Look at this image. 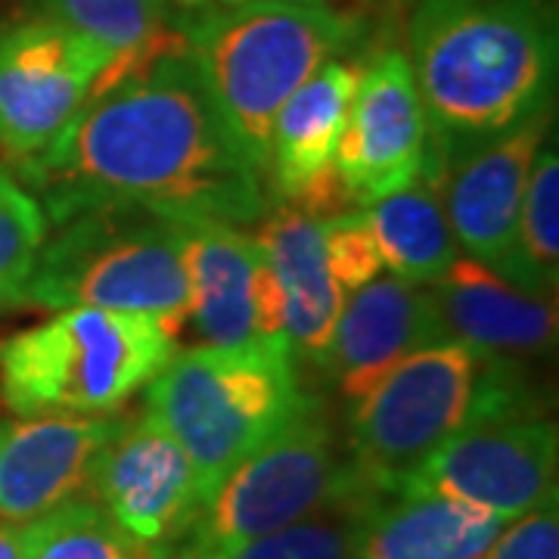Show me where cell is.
<instances>
[{"instance_id":"1","label":"cell","mask_w":559,"mask_h":559,"mask_svg":"<svg viewBox=\"0 0 559 559\" xmlns=\"http://www.w3.org/2000/svg\"><path fill=\"white\" fill-rule=\"evenodd\" d=\"M16 168L50 224L121 205L242 227L274 209L180 38L103 72L53 143Z\"/></svg>"},{"instance_id":"2","label":"cell","mask_w":559,"mask_h":559,"mask_svg":"<svg viewBox=\"0 0 559 559\" xmlns=\"http://www.w3.org/2000/svg\"><path fill=\"white\" fill-rule=\"evenodd\" d=\"M407 60L429 124L426 178L550 112L557 97L554 0H414Z\"/></svg>"},{"instance_id":"3","label":"cell","mask_w":559,"mask_h":559,"mask_svg":"<svg viewBox=\"0 0 559 559\" xmlns=\"http://www.w3.org/2000/svg\"><path fill=\"white\" fill-rule=\"evenodd\" d=\"M175 28L264 180L280 106L364 32L360 20L326 0H183Z\"/></svg>"},{"instance_id":"4","label":"cell","mask_w":559,"mask_h":559,"mask_svg":"<svg viewBox=\"0 0 559 559\" xmlns=\"http://www.w3.org/2000/svg\"><path fill=\"white\" fill-rule=\"evenodd\" d=\"M289 345H200L175 352L146 385V414L175 436L209 503L242 460L296 417L305 401Z\"/></svg>"},{"instance_id":"5","label":"cell","mask_w":559,"mask_h":559,"mask_svg":"<svg viewBox=\"0 0 559 559\" xmlns=\"http://www.w3.org/2000/svg\"><path fill=\"white\" fill-rule=\"evenodd\" d=\"M178 330L153 314L66 308L0 340V399L16 417H106L175 355Z\"/></svg>"},{"instance_id":"6","label":"cell","mask_w":559,"mask_h":559,"mask_svg":"<svg viewBox=\"0 0 559 559\" xmlns=\"http://www.w3.org/2000/svg\"><path fill=\"white\" fill-rule=\"evenodd\" d=\"M20 308L134 311L178 330L187 318L178 218L112 205L62 221L40 246Z\"/></svg>"},{"instance_id":"7","label":"cell","mask_w":559,"mask_h":559,"mask_svg":"<svg viewBox=\"0 0 559 559\" xmlns=\"http://www.w3.org/2000/svg\"><path fill=\"white\" fill-rule=\"evenodd\" d=\"M367 481L320 395L221 481L171 559H224ZM370 485V481H367Z\"/></svg>"},{"instance_id":"8","label":"cell","mask_w":559,"mask_h":559,"mask_svg":"<svg viewBox=\"0 0 559 559\" xmlns=\"http://www.w3.org/2000/svg\"><path fill=\"white\" fill-rule=\"evenodd\" d=\"M481 355L457 340L426 345L399 360L348 411V454L382 495L429 457L441 441L476 423Z\"/></svg>"},{"instance_id":"9","label":"cell","mask_w":559,"mask_h":559,"mask_svg":"<svg viewBox=\"0 0 559 559\" xmlns=\"http://www.w3.org/2000/svg\"><path fill=\"white\" fill-rule=\"evenodd\" d=\"M557 469L554 419L547 414L500 417L473 423L441 441L401 488L463 500L513 522L557 498Z\"/></svg>"},{"instance_id":"10","label":"cell","mask_w":559,"mask_h":559,"mask_svg":"<svg viewBox=\"0 0 559 559\" xmlns=\"http://www.w3.org/2000/svg\"><path fill=\"white\" fill-rule=\"evenodd\" d=\"M112 60L60 22L25 13L0 22V150L38 156L91 97Z\"/></svg>"},{"instance_id":"11","label":"cell","mask_w":559,"mask_h":559,"mask_svg":"<svg viewBox=\"0 0 559 559\" xmlns=\"http://www.w3.org/2000/svg\"><path fill=\"white\" fill-rule=\"evenodd\" d=\"M87 498L153 559L175 557L205 510L187 451L146 411L121 419L94 466Z\"/></svg>"},{"instance_id":"12","label":"cell","mask_w":559,"mask_h":559,"mask_svg":"<svg viewBox=\"0 0 559 559\" xmlns=\"http://www.w3.org/2000/svg\"><path fill=\"white\" fill-rule=\"evenodd\" d=\"M429 124L417 79L401 47H385L360 66L352 112L336 150V175L352 209L407 187L426 171Z\"/></svg>"},{"instance_id":"13","label":"cell","mask_w":559,"mask_h":559,"mask_svg":"<svg viewBox=\"0 0 559 559\" xmlns=\"http://www.w3.org/2000/svg\"><path fill=\"white\" fill-rule=\"evenodd\" d=\"M554 124V109L466 153L436 175L444 218L463 255L481 261L503 280L516 271V230L532 162Z\"/></svg>"},{"instance_id":"14","label":"cell","mask_w":559,"mask_h":559,"mask_svg":"<svg viewBox=\"0 0 559 559\" xmlns=\"http://www.w3.org/2000/svg\"><path fill=\"white\" fill-rule=\"evenodd\" d=\"M121 417L38 414L0 423V516L40 520L75 498H87L103 448Z\"/></svg>"},{"instance_id":"15","label":"cell","mask_w":559,"mask_h":559,"mask_svg":"<svg viewBox=\"0 0 559 559\" xmlns=\"http://www.w3.org/2000/svg\"><path fill=\"white\" fill-rule=\"evenodd\" d=\"M451 340L439 301L426 283L380 274L348 293L320 373L336 382L345 401L364 399L407 355Z\"/></svg>"},{"instance_id":"16","label":"cell","mask_w":559,"mask_h":559,"mask_svg":"<svg viewBox=\"0 0 559 559\" xmlns=\"http://www.w3.org/2000/svg\"><path fill=\"white\" fill-rule=\"evenodd\" d=\"M429 289L448 336L479 355L525 360L557 345V299L528 296L469 255H457Z\"/></svg>"},{"instance_id":"17","label":"cell","mask_w":559,"mask_h":559,"mask_svg":"<svg viewBox=\"0 0 559 559\" xmlns=\"http://www.w3.org/2000/svg\"><path fill=\"white\" fill-rule=\"evenodd\" d=\"M187 318L205 345L255 342V274L261 249L237 224L215 218H178ZM261 342V340H259Z\"/></svg>"},{"instance_id":"18","label":"cell","mask_w":559,"mask_h":559,"mask_svg":"<svg viewBox=\"0 0 559 559\" xmlns=\"http://www.w3.org/2000/svg\"><path fill=\"white\" fill-rule=\"evenodd\" d=\"M358 66L333 60L280 106L271 128L267 190L271 200L299 205L320 180L336 171V150L352 112Z\"/></svg>"},{"instance_id":"19","label":"cell","mask_w":559,"mask_h":559,"mask_svg":"<svg viewBox=\"0 0 559 559\" xmlns=\"http://www.w3.org/2000/svg\"><path fill=\"white\" fill-rule=\"evenodd\" d=\"M255 242L286 301V340L293 355L320 370L345 301L326 264L320 221L293 205H280L261 218Z\"/></svg>"},{"instance_id":"20","label":"cell","mask_w":559,"mask_h":559,"mask_svg":"<svg viewBox=\"0 0 559 559\" xmlns=\"http://www.w3.org/2000/svg\"><path fill=\"white\" fill-rule=\"evenodd\" d=\"M503 528L473 503L401 488L373 507L358 559H481Z\"/></svg>"},{"instance_id":"21","label":"cell","mask_w":559,"mask_h":559,"mask_svg":"<svg viewBox=\"0 0 559 559\" xmlns=\"http://www.w3.org/2000/svg\"><path fill=\"white\" fill-rule=\"evenodd\" d=\"M380 249L382 271L411 283H436L457 261L460 249L444 218L439 187L426 175L395 193L364 205Z\"/></svg>"},{"instance_id":"22","label":"cell","mask_w":559,"mask_h":559,"mask_svg":"<svg viewBox=\"0 0 559 559\" xmlns=\"http://www.w3.org/2000/svg\"><path fill=\"white\" fill-rule=\"evenodd\" d=\"M180 0H28V13L44 16L94 40L112 60L106 72L171 44ZM180 38V35H178Z\"/></svg>"},{"instance_id":"23","label":"cell","mask_w":559,"mask_h":559,"mask_svg":"<svg viewBox=\"0 0 559 559\" xmlns=\"http://www.w3.org/2000/svg\"><path fill=\"white\" fill-rule=\"evenodd\" d=\"M380 498L382 491L360 481L314 513L242 544L224 559H358L364 528Z\"/></svg>"},{"instance_id":"24","label":"cell","mask_w":559,"mask_h":559,"mask_svg":"<svg viewBox=\"0 0 559 559\" xmlns=\"http://www.w3.org/2000/svg\"><path fill=\"white\" fill-rule=\"evenodd\" d=\"M516 289L557 299L559 286V156L557 143L544 140L532 162L516 230Z\"/></svg>"},{"instance_id":"25","label":"cell","mask_w":559,"mask_h":559,"mask_svg":"<svg viewBox=\"0 0 559 559\" xmlns=\"http://www.w3.org/2000/svg\"><path fill=\"white\" fill-rule=\"evenodd\" d=\"M25 559H153L106 516L97 500L75 498L25 522Z\"/></svg>"},{"instance_id":"26","label":"cell","mask_w":559,"mask_h":559,"mask_svg":"<svg viewBox=\"0 0 559 559\" xmlns=\"http://www.w3.org/2000/svg\"><path fill=\"white\" fill-rule=\"evenodd\" d=\"M50 221L38 200L10 171L0 168V314L16 311L22 289L35 271Z\"/></svg>"},{"instance_id":"27","label":"cell","mask_w":559,"mask_h":559,"mask_svg":"<svg viewBox=\"0 0 559 559\" xmlns=\"http://www.w3.org/2000/svg\"><path fill=\"white\" fill-rule=\"evenodd\" d=\"M320 230H323V252H326L330 274L342 293H355L380 277V249L370 234L364 209H352V212L320 221Z\"/></svg>"},{"instance_id":"28","label":"cell","mask_w":559,"mask_h":559,"mask_svg":"<svg viewBox=\"0 0 559 559\" xmlns=\"http://www.w3.org/2000/svg\"><path fill=\"white\" fill-rule=\"evenodd\" d=\"M481 559H559L557 498L544 500L532 513L507 522Z\"/></svg>"},{"instance_id":"29","label":"cell","mask_w":559,"mask_h":559,"mask_svg":"<svg viewBox=\"0 0 559 559\" xmlns=\"http://www.w3.org/2000/svg\"><path fill=\"white\" fill-rule=\"evenodd\" d=\"M0 559H25V525L0 516Z\"/></svg>"},{"instance_id":"30","label":"cell","mask_w":559,"mask_h":559,"mask_svg":"<svg viewBox=\"0 0 559 559\" xmlns=\"http://www.w3.org/2000/svg\"><path fill=\"white\" fill-rule=\"evenodd\" d=\"M215 3H255V0H215Z\"/></svg>"}]
</instances>
